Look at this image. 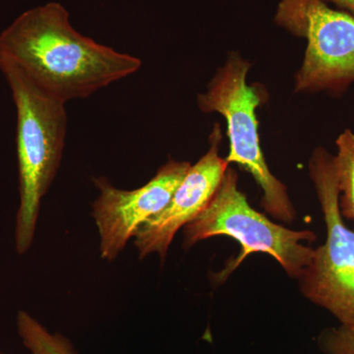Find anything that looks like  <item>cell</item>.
<instances>
[{
  "label": "cell",
  "mask_w": 354,
  "mask_h": 354,
  "mask_svg": "<svg viewBox=\"0 0 354 354\" xmlns=\"http://www.w3.org/2000/svg\"><path fill=\"white\" fill-rule=\"evenodd\" d=\"M274 22L307 41L295 92H339L354 82V17L324 0H281Z\"/></svg>",
  "instance_id": "6"
},
{
  "label": "cell",
  "mask_w": 354,
  "mask_h": 354,
  "mask_svg": "<svg viewBox=\"0 0 354 354\" xmlns=\"http://www.w3.org/2000/svg\"><path fill=\"white\" fill-rule=\"evenodd\" d=\"M17 113L20 205L15 248L19 255L34 241L41 199L50 189L64 156L67 131L65 102L35 85L13 65L0 62Z\"/></svg>",
  "instance_id": "2"
},
{
  "label": "cell",
  "mask_w": 354,
  "mask_h": 354,
  "mask_svg": "<svg viewBox=\"0 0 354 354\" xmlns=\"http://www.w3.org/2000/svg\"><path fill=\"white\" fill-rule=\"evenodd\" d=\"M0 354H1V353H0Z\"/></svg>",
  "instance_id": "13"
},
{
  "label": "cell",
  "mask_w": 354,
  "mask_h": 354,
  "mask_svg": "<svg viewBox=\"0 0 354 354\" xmlns=\"http://www.w3.org/2000/svg\"><path fill=\"white\" fill-rule=\"evenodd\" d=\"M183 234L186 248L215 236L232 237L241 244V253L220 278L230 276L250 254L266 253L278 261L288 276L298 279L314 255V249L304 242L316 239L309 230H288L251 208L232 167L208 206L184 227Z\"/></svg>",
  "instance_id": "3"
},
{
  "label": "cell",
  "mask_w": 354,
  "mask_h": 354,
  "mask_svg": "<svg viewBox=\"0 0 354 354\" xmlns=\"http://www.w3.org/2000/svg\"><path fill=\"white\" fill-rule=\"evenodd\" d=\"M325 354H354V326L339 325L328 328L317 339Z\"/></svg>",
  "instance_id": "11"
},
{
  "label": "cell",
  "mask_w": 354,
  "mask_h": 354,
  "mask_svg": "<svg viewBox=\"0 0 354 354\" xmlns=\"http://www.w3.org/2000/svg\"><path fill=\"white\" fill-rule=\"evenodd\" d=\"M190 167V162L169 160L148 183L134 190L114 187L106 177L93 178L99 195L93 203L92 216L102 259L115 260L142 225L167 206Z\"/></svg>",
  "instance_id": "7"
},
{
  "label": "cell",
  "mask_w": 354,
  "mask_h": 354,
  "mask_svg": "<svg viewBox=\"0 0 354 354\" xmlns=\"http://www.w3.org/2000/svg\"><path fill=\"white\" fill-rule=\"evenodd\" d=\"M324 1L330 2L334 3L335 6L339 7L342 11H346L354 17V0H324Z\"/></svg>",
  "instance_id": "12"
},
{
  "label": "cell",
  "mask_w": 354,
  "mask_h": 354,
  "mask_svg": "<svg viewBox=\"0 0 354 354\" xmlns=\"http://www.w3.org/2000/svg\"><path fill=\"white\" fill-rule=\"evenodd\" d=\"M17 329L25 348L31 354H78L73 344L62 334H51L26 311L17 315Z\"/></svg>",
  "instance_id": "9"
},
{
  "label": "cell",
  "mask_w": 354,
  "mask_h": 354,
  "mask_svg": "<svg viewBox=\"0 0 354 354\" xmlns=\"http://www.w3.org/2000/svg\"><path fill=\"white\" fill-rule=\"evenodd\" d=\"M0 62L65 102L85 99L138 71V57L77 31L62 3L48 2L18 16L0 34Z\"/></svg>",
  "instance_id": "1"
},
{
  "label": "cell",
  "mask_w": 354,
  "mask_h": 354,
  "mask_svg": "<svg viewBox=\"0 0 354 354\" xmlns=\"http://www.w3.org/2000/svg\"><path fill=\"white\" fill-rule=\"evenodd\" d=\"M250 64L239 55H232L212 79L206 93L198 95L197 104L204 113H218L227 121L230 139L228 165L245 169L263 191L261 204L266 213L278 221H295V207L288 190L270 171L261 148L256 109L259 93L247 83Z\"/></svg>",
  "instance_id": "4"
},
{
  "label": "cell",
  "mask_w": 354,
  "mask_h": 354,
  "mask_svg": "<svg viewBox=\"0 0 354 354\" xmlns=\"http://www.w3.org/2000/svg\"><path fill=\"white\" fill-rule=\"evenodd\" d=\"M221 141L220 127L216 124L208 152L191 165L167 206L135 235L140 260L157 253L165 261L177 232L196 218L213 199L228 169L227 160L218 153Z\"/></svg>",
  "instance_id": "8"
},
{
  "label": "cell",
  "mask_w": 354,
  "mask_h": 354,
  "mask_svg": "<svg viewBox=\"0 0 354 354\" xmlns=\"http://www.w3.org/2000/svg\"><path fill=\"white\" fill-rule=\"evenodd\" d=\"M309 171L322 209L327 239L314 250L298 278L300 290L342 325L354 326V232L342 220L334 156L326 149H315Z\"/></svg>",
  "instance_id": "5"
},
{
  "label": "cell",
  "mask_w": 354,
  "mask_h": 354,
  "mask_svg": "<svg viewBox=\"0 0 354 354\" xmlns=\"http://www.w3.org/2000/svg\"><path fill=\"white\" fill-rule=\"evenodd\" d=\"M337 155L334 156L339 208L342 216L354 220V132L344 130L335 141Z\"/></svg>",
  "instance_id": "10"
}]
</instances>
